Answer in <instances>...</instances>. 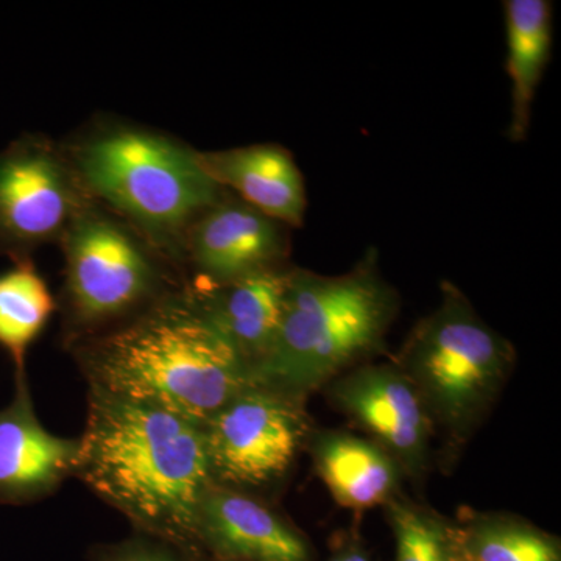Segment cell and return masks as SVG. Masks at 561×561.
Returning a JSON list of instances; mask_svg holds the SVG:
<instances>
[{"mask_svg":"<svg viewBox=\"0 0 561 561\" xmlns=\"http://www.w3.org/2000/svg\"><path fill=\"white\" fill-rule=\"evenodd\" d=\"M68 345L88 387L198 427L254 386L247 362L186 290Z\"/></svg>","mask_w":561,"mask_h":561,"instance_id":"cell-1","label":"cell"},{"mask_svg":"<svg viewBox=\"0 0 561 561\" xmlns=\"http://www.w3.org/2000/svg\"><path fill=\"white\" fill-rule=\"evenodd\" d=\"M73 478L139 529L176 542L197 540L214 482L202 427L92 387Z\"/></svg>","mask_w":561,"mask_h":561,"instance_id":"cell-2","label":"cell"},{"mask_svg":"<svg viewBox=\"0 0 561 561\" xmlns=\"http://www.w3.org/2000/svg\"><path fill=\"white\" fill-rule=\"evenodd\" d=\"M65 150L92 201L172 264H183L194 221L227 194L203 171L197 150L147 128L110 122Z\"/></svg>","mask_w":561,"mask_h":561,"instance_id":"cell-3","label":"cell"},{"mask_svg":"<svg viewBox=\"0 0 561 561\" xmlns=\"http://www.w3.org/2000/svg\"><path fill=\"white\" fill-rule=\"evenodd\" d=\"M397 311L375 254L341 276L290 268L275 341L253 368L254 386L298 397L378 348Z\"/></svg>","mask_w":561,"mask_h":561,"instance_id":"cell-4","label":"cell"},{"mask_svg":"<svg viewBox=\"0 0 561 561\" xmlns=\"http://www.w3.org/2000/svg\"><path fill=\"white\" fill-rule=\"evenodd\" d=\"M60 243L68 343L125 323L171 294L164 261L98 203L72 221Z\"/></svg>","mask_w":561,"mask_h":561,"instance_id":"cell-5","label":"cell"},{"mask_svg":"<svg viewBox=\"0 0 561 561\" xmlns=\"http://www.w3.org/2000/svg\"><path fill=\"white\" fill-rule=\"evenodd\" d=\"M511 345L483 323L457 287L445 284L443 300L405 343L400 370L442 423L467 426L504 381Z\"/></svg>","mask_w":561,"mask_h":561,"instance_id":"cell-6","label":"cell"},{"mask_svg":"<svg viewBox=\"0 0 561 561\" xmlns=\"http://www.w3.org/2000/svg\"><path fill=\"white\" fill-rule=\"evenodd\" d=\"M65 146L24 135L0 150V256L32 261L94 205Z\"/></svg>","mask_w":561,"mask_h":561,"instance_id":"cell-7","label":"cell"},{"mask_svg":"<svg viewBox=\"0 0 561 561\" xmlns=\"http://www.w3.org/2000/svg\"><path fill=\"white\" fill-rule=\"evenodd\" d=\"M214 483L264 486L289 470L306 434L295 398L251 386L202 427Z\"/></svg>","mask_w":561,"mask_h":561,"instance_id":"cell-8","label":"cell"},{"mask_svg":"<svg viewBox=\"0 0 561 561\" xmlns=\"http://www.w3.org/2000/svg\"><path fill=\"white\" fill-rule=\"evenodd\" d=\"M287 230L227 192L194 221L184 239L183 264L195 273L187 289H210L280 268L289 253Z\"/></svg>","mask_w":561,"mask_h":561,"instance_id":"cell-9","label":"cell"},{"mask_svg":"<svg viewBox=\"0 0 561 561\" xmlns=\"http://www.w3.org/2000/svg\"><path fill=\"white\" fill-rule=\"evenodd\" d=\"M79 438L51 434L33 404L28 376H14L13 398L0 409V505H28L73 478Z\"/></svg>","mask_w":561,"mask_h":561,"instance_id":"cell-10","label":"cell"},{"mask_svg":"<svg viewBox=\"0 0 561 561\" xmlns=\"http://www.w3.org/2000/svg\"><path fill=\"white\" fill-rule=\"evenodd\" d=\"M334 397L394 457L420 467L427 445L426 408L400 368H360L335 386Z\"/></svg>","mask_w":561,"mask_h":561,"instance_id":"cell-11","label":"cell"},{"mask_svg":"<svg viewBox=\"0 0 561 561\" xmlns=\"http://www.w3.org/2000/svg\"><path fill=\"white\" fill-rule=\"evenodd\" d=\"M197 160L214 183L251 208L287 228L305 224V179L295 158L283 146L251 144L228 150H197Z\"/></svg>","mask_w":561,"mask_h":561,"instance_id":"cell-12","label":"cell"},{"mask_svg":"<svg viewBox=\"0 0 561 561\" xmlns=\"http://www.w3.org/2000/svg\"><path fill=\"white\" fill-rule=\"evenodd\" d=\"M198 538L230 559L308 561V546L261 502L210 483L198 511Z\"/></svg>","mask_w":561,"mask_h":561,"instance_id":"cell-13","label":"cell"},{"mask_svg":"<svg viewBox=\"0 0 561 561\" xmlns=\"http://www.w3.org/2000/svg\"><path fill=\"white\" fill-rule=\"evenodd\" d=\"M289 273L290 268H273L210 289H186L251 371L275 341Z\"/></svg>","mask_w":561,"mask_h":561,"instance_id":"cell-14","label":"cell"},{"mask_svg":"<svg viewBox=\"0 0 561 561\" xmlns=\"http://www.w3.org/2000/svg\"><path fill=\"white\" fill-rule=\"evenodd\" d=\"M507 76L512 87L508 138L519 144L530 130L534 99L551 57L552 5L548 0H507Z\"/></svg>","mask_w":561,"mask_h":561,"instance_id":"cell-15","label":"cell"},{"mask_svg":"<svg viewBox=\"0 0 561 561\" xmlns=\"http://www.w3.org/2000/svg\"><path fill=\"white\" fill-rule=\"evenodd\" d=\"M317 471L334 500L346 508H370L390 496L397 465L371 443L348 435H327L313 449Z\"/></svg>","mask_w":561,"mask_h":561,"instance_id":"cell-16","label":"cell"},{"mask_svg":"<svg viewBox=\"0 0 561 561\" xmlns=\"http://www.w3.org/2000/svg\"><path fill=\"white\" fill-rule=\"evenodd\" d=\"M55 309L57 301L33 261L16 262L0 275V348L9 354L14 376L27 375L28 350Z\"/></svg>","mask_w":561,"mask_h":561,"instance_id":"cell-17","label":"cell"},{"mask_svg":"<svg viewBox=\"0 0 561 561\" xmlns=\"http://www.w3.org/2000/svg\"><path fill=\"white\" fill-rule=\"evenodd\" d=\"M471 551L474 561H559L551 540L518 524L479 527L472 537Z\"/></svg>","mask_w":561,"mask_h":561,"instance_id":"cell-18","label":"cell"},{"mask_svg":"<svg viewBox=\"0 0 561 561\" xmlns=\"http://www.w3.org/2000/svg\"><path fill=\"white\" fill-rule=\"evenodd\" d=\"M397 561H449L445 534L431 516L405 504L391 505Z\"/></svg>","mask_w":561,"mask_h":561,"instance_id":"cell-19","label":"cell"},{"mask_svg":"<svg viewBox=\"0 0 561 561\" xmlns=\"http://www.w3.org/2000/svg\"><path fill=\"white\" fill-rule=\"evenodd\" d=\"M111 561H173L169 557L162 556V553L150 552V551H135L127 552L124 556L116 557Z\"/></svg>","mask_w":561,"mask_h":561,"instance_id":"cell-20","label":"cell"},{"mask_svg":"<svg viewBox=\"0 0 561 561\" xmlns=\"http://www.w3.org/2000/svg\"><path fill=\"white\" fill-rule=\"evenodd\" d=\"M342 561H368V559L362 556L360 552H351L348 556L343 557Z\"/></svg>","mask_w":561,"mask_h":561,"instance_id":"cell-21","label":"cell"},{"mask_svg":"<svg viewBox=\"0 0 561 561\" xmlns=\"http://www.w3.org/2000/svg\"><path fill=\"white\" fill-rule=\"evenodd\" d=\"M332 561H342V559H335V560H332Z\"/></svg>","mask_w":561,"mask_h":561,"instance_id":"cell-22","label":"cell"}]
</instances>
